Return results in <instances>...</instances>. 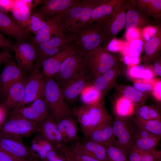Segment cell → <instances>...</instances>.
<instances>
[{"instance_id":"obj_1","label":"cell","mask_w":161,"mask_h":161,"mask_svg":"<svg viewBox=\"0 0 161 161\" xmlns=\"http://www.w3.org/2000/svg\"><path fill=\"white\" fill-rule=\"evenodd\" d=\"M64 34L76 43L82 52L91 51L108 41L107 35L98 22L90 24L78 23Z\"/></svg>"},{"instance_id":"obj_2","label":"cell","mask_w":161,"mask_h":161,"mask_svg":"<svg viewBox=\"0 0 161 161\" xmlns=\"http://www.w3.org/2000/svg\"><path fill=\"white\" fill-rule=\"evenodd\" d=\"M71 110L86 138L94 129L112 120L104 100L94 104L78 106Z\"/></svg>"},{"instance_id":"obj_3","label":"cell","mask_w":161,"mask_h":161,"mask_svg":"<svg viewBox=\"0 0 161 161\" xmlns=\"http://www.w3.org/2000/svg\"><path fill=\"white\" fill-rule=\"evenodd\" d=\"M82 53L80 70L89 75L90 83L119 62L114 55L109 52L106 47L101 46Z\"/></svg>"},{"instance_id":"obj_4","label":"cell","mask_w":161,"mask_h":161,"mask_svg":"<svg viewBox=\"0 0 161 161\" xmlns=\"http://www.w3.org/2000/svg\"><path fill=\"white\" fill-rule=\"evenodd\" d=\"M44 97L49 115L56 123L72 115L71 109L65 100L60 88L53 78L45 77Z\"/></svg>"},{"instance_id":"obj_5","label":"cell","mask_w":161,"mask_h":161,"mask_svg":"<svg viewBox=\"0 0 161 161\" xmlns=\"http://www.w3.org/2000/svg\"><path fill=\"white\" fill-rule=\"evenodd\" d=\"M38 125L18 114H12L10 117L0 126V135L20 139L34 133Z\"/></svg>"},{"instance_id":"obj_6","label":"cell","mask_w":161,"mask_h":161,"mask_svg":"<svg viewBox=\"0 0 161 161\" xmlns=\"http://www.w3.org/2000/svg\"><path fill=\"white\" fill-rule=\"evenodd\" d=\"M130 0H124L110 15L98 22L106 34L108 41L116 38L125 27L126 12Z\"/></svg>"},{"instance_id":"obj_7","label":"cell","mask_w":161,"mask_h":161,"mask_svg":"<svg viewBox=\"0 0 161 161\" xmlns=\"http://www.w3.org/2000/svg\"><path fill=\"white\" fill-rule=\"evenodd\" d=\"M134 126L131 120L115 117L112 120V129L116 139L114 145L127 156L132 147Z\"/></svg>"},{"instance_id":"obj_8","label":"cell","mask_w":161,"mask_h":161,"mask_svg":"<svg viewBox=\"0 0 161 161\" xmlns=\"http://www.w3.org/2000/svg\"><path fill=\"white\" fill-rule=\"evenodd\" d=\"M72 42L65 35L54 36L49 40L35 46L36 57L33 70L39 71L43 62L66 47Z\"/></svg>"},{"instance_id":"obj_9","label":"cell","mask_w":161,"mask_h":161,"mask_svg":"<svg viewBox=\"0 0 161 161\" xmlns=\"http://www.w3.org/2000/svg\"><path fill=\"white\" fill-rule=\"evenodd\" d=\"M18 67L24 73L31 72L33 69L36 57L35 46L30 41H17L13 45L12 49Z\"/></svg>"},{"instance_id":"obj_10","label":"cell","mask_w":161,"mask_h":161,"mask_svg":"<svg viewBox=\"0 0 161 161\" xmlns=\"http://www.w3.org/2000/svg\"><path fill=\"white\" fill-rule=\"evenodd\" d=\"M45 83V77L43 73L39 71L32 70L30 75L27 77L25 81L23 100L15 109L44 97Z\"/></svg>"},{"instance_id":"obj_11","label":"cell","mask_w":161,"mask_h":161,"mask_svg":"<svg viewBox=\"0 0 161 161\" xmlns=\"http://www.w3.org/2000/svg\"><path fill=\"white\" fill-rule=\"evenodd\" d=\"M0 149L22 161H37L39 159L20 139L0 135Z\"/></svg>"},{"instance_id":"obj_12","label":"cell","mask_w":161,"mask_h":161,"mask_svg":"<svg viewBox=\"0 0 161 161\" xmlns=\"http://www.w3.org/2000/svg\"><path fill=\"white\" fill-rule=\"evenodd\" d=\"M82 57L83 53L78 47L62 63L58 73L53 78L60 87L80 71Z\"/></svg>"},{"instance_id":"obj_13","label":"cell","mask_w":161,"mask_h":161,"mask_svg":"<svg viewBox=\"0 0 161 161\" xmlns=\"http://www.w3.org/2000/svg\"><path fill=\"white\" fill-rule=\"evenodd\" d=\"M155 20H152L136 7L134 0H130L126 16L125 30L126 33L136 29L142 30L149 26H156L158 24Z\"/></svg>"},{"instance_id":"obj_14","label":"cell","mask_w":161,"mask_h":161,"mask_svg":"<svg viewBox=\"0 0 161 161\" xmlns=\"http://www.w3.org/2000/svg\"><path fill=\"white\" fill-rule=\"evenodd\" d=\"M14 113L19 114L38 125L49 115L44 97L35 100L28 106H24L14 109L12 114Z\"/></svg>"},{"instance_id":"obj_15","label":"cell","mask_w":161,"mask_h":161,"mask_svg":"<svg viewBox=\"0 0 161 161\" xmlns=\"http://www.w3.org/2000/svg\"><path fill=\"white\" fill-rule=\"evenodd\" d=\"M91 82V79L88 75L80 71L60 87L67 103L75 102L84 88Z\"/></svg>"},{"instance_id":"obj_16","label":"cell","mask_w":161,"mask_h":161,"mask_svg":"<svg viewBox=\"0 0 161 161\" xmlns=\"http://www.w3.org/2000/svg\"><path fill=\"white\" fill-rule=\"evenodd\" d=\"M78 46L72 42L53 56L45 60L41 66L45 77L53 78L58 73L62 63L77 49Z\"/></svg>"},{"instance_id":"obj_17","label":"cell","mask_w":161,"mask_h":161,"mask_svg":"<svg viewBox=\"0 0 161 161\" xmlns=\"http://www.w3.org/2000/svg\"><path fill=\"white\" fill-rule=\"evenodd\" d=\"M125 69L123 64L119 61L91 83L100 92L104 98L114 87L117 78L122 74Z\"/></svg>"},{"instance_id":"obj_18","label":"cell","mask_w":161,"mask_h":161,"mask_svg":"<svg viewBox=\"0 0 161 161\" xmlns=\"http://www.w3.org/2000/svg\"><path fill=\"white\" fill-rule=\"evenodd\" d=\"M4 63V69L0 74V95L4 100L10 87L24 73L11 59Z\"/></svg>"},{"instance_id":"obj_19","label":"cell","mask_w":161,"mask_h":161,"mask_svg":"<svg viewBox=\"0 0 161 161\" xmlns=\"http://www.w3.org/2000/svg\"><path fill=\"white\" fill-rule=\"evenodd\" d=\"M79 0H44L36 11L40 13L47 21L58 15H63L68 8L77 4Z\"/></svg>"},{"instance_id":"obj_20","label":"cell","mask_w":161,"mask_h":161,"mask_svg":"<svg viewBox=\"0 0 161 161\" xmlns=\"http://www.w3.org/2000/svg\"><path fill=\"white\" fill-rule=\"evenodd\" d=\"M63 15H58L47 20V24L38 31L35 36L31 39L30 42L35 46L46 42L52 38V36H61L64 34L61 25Z\"/></svg>"},{"instance_id":"obj_21","label":"cell","mask_w":161,"mask_h":161,"mask_svg":"<svg viewBox=\"0 0 161 161\" xmlns=\"http://www.w3.org/2000/svg\"><path fill=\"white\" fill-rule=\"evenodd\" d=\"M106 146L88 140L76 142L69 147L74 153L84 154L101 161H109L106 156Z\"/></svg>"},{"instance_id":"obj_22","label":"cell","mask_w":161,"mask_h":161,"mask_svg":"<svg viewBox=\"0 0 161 161\" xmlns=\"http://www.w3.org/2000/svg\"><path fill=\"white\" fill-rule=\"evenodd\" d=\"M0 31L17 41H26L30 37L28 31L19 26L2 11H0Z\"/></svg>"},{"instance_id":"obj_23","label":"cell","mask_w":161,"mask_h":161,"mask_svg":"<svg viewBox=\"0 0 161 161\" xmlns=\"http://www.w3.org/2000/svg\"><path fill=\"white\" fill-rule=\"evenodd\" d=\"M86 0H80L76 5L68 9L61 19V25L64 32L71 26L79 23H83L86 18Z\"/></svg>"},{"instance_id":"obj_24","label":"cell","mask_w":161,"mask_h":161,"mask_svg":"<svg viewBox=\"0 0 161 161\" xmlns=\"http://www.w3.org/2000/svg\"><path fill=\"white\" fill-rule=\"evenodd\" d=\"M112 120L104 123L93 130L86 138L88 140L106 147L114 145L116 139L112 129Z\"/></svg>"},{"instance_id":"obj_25","label":"cell","mask_w":161,"mask_h":161,"mask_svg":"<svg viewBox=\"0 0 161 161\" xmlns=\"http://www.w3.org/2000/svg\"><path fill=\"white\" fill-rule=\"evenodd\" d=\"M27 77L23 75L10 88L2 104L8 110L17 108L22 101Z\"/></svg>"},{"instance_id":"obj_26","label":"cell","mask_w":161,"mask_h":161,"mask_svg":"<svg viewBox=\"0 0 161 161\" xmlns=\"http://www.w3.org/2000/svg\"><path fill=\"white\" fill-rule=\"evenodd\" d=\"M56 123L64 144L79 141L77 121L72 115L63 119Z\"/></svg>"},{"instance_id":"obj_27","label":"cell","mask_w":161,"mask_h":161,"mask_svg":"<svg viewBox=\"0 0 161 161\" xmlns=\"http://www.w3.org/2000/svg\"><path fill=\"white\" fill-rule=\"evenodd\" d=\"M38 126L40 134L46 140L59 148L64 144L56 123L51 116Z\"/></svg>"},{"instance_id":"obj_28","label":"cell","mask_w":161,"mask_h":161,"mask_svg":"<svg viewBox=\"0 0 161 161\" xmlns=\"http://www.w3.org/2000/svg\"><path fill=\"white\" fill-rule=\"evenodd\" d=\"M144 54L140 61L144 65L149 66L154 60L161 55V31L154 37L146 41L143 46Z\"/></svg>"},{"instance_id":"obj_29","label":"cell","mask_w":161,"mask_h":161,"mask_svg":"<svg viewBox=\"0 0 161 161\" xmlns=\"http://www.w3.org/2000/svg\"><path fill=\"white\" fill-rule=\"evenodd\" d=\"M113 108L116 117L131 120L135 115V104L129 99L120 95L113 102Z\"/></svg>"},{"instance_id":"obj_30","label":"cell","mask_w":161,"mask_h":161,"mask_svg":"<svg viewBox=\"0 0 161 161\" xmlns=\"http://www.w3.org/2000/svg\"><path fill=\"white\" fill-rule=\"evenodd\" d=\"M119 95L131 101L135 106L144 105L148 99L149 94L141 92L133 86L119 84L117 83L114 86Z\"/></svg>"},{"instance_id":"obj_31","label":"cell","mask_w":161,"mask_h":161,"mask_svg":"<svg viewBox=\"0 0 161 161\" xmlns=\"http://www.w3.org/2000/svg\"><path fill=\"white\" fill-rule=\"evenodd\" d=\"M123 0H107L94 9L89 19L85 23H94L110 15Z\"/></svg>"},{"instance_id":"obj_32","label":"cell","mask_w":161,"mask_h":161,"mask_svg":"<svg viewBox=\"0 0 161 161\" xmlns=\"http://www.w3.org/2000/svg\"><path fill=\"white\" fill-rule=\"evenodd\" d=\"M138 9L155 20L161 17V0H134Z\"/></svg>"},{"instance_id":"obj_33","label":"cell","mask_w":161,"mask_h":161,"mask_svg":"<svg viewBox=\"0 0 161 161\" xmlns=\"http://www.w3.org/2000/svg\"><path fill=\"white\" fill-rule=\"evenodd\" d=\"M79 96L83 105L96 104L103 101L104 99L100 92L91 83L85 86Z\"/></svg>"},{"instance_id":"obj_34","label":"cell","mask_w":161,"mask_h":161,"mask_svg":"<svg viewBox=\"0 0 161 161\" xmlns=\"http://www.w3.org/2000/svg\"><path fill=\"white\" fill-rule=\"evenodd\" d=\"M126 74L132 81L137 79L150 80L156 76L150 67L144 64L130 67Z\"/></svg>"},{"instance_id":"obj_35","label":"cell","mask_w":161,"mask_h":161,"mask_svg":"<svg viewBox=\"0 0 161 161\" xmlns=\"http://www.w3.org/2000/svg\"><path fill=\"white\" fill-rule=\"evenodd\" d=\"M131 120L139 128L161 137V119L144 120L135 116L132 118Z\"/></svg>"},{"instance_id":"obj_36","label":"cell","mask_w":161,"mask_h":161,"mask_svg":"<svg viewBox=\"0 0 161 161\" xmlns=\"http://www.w3.org/2000/svg\"><path fill=\"white\" fill-rule=\"evenodd\" d=\"M160 138H132V147L143 152L154 149L157 145Z\"/></svg>"},{"instance_id":"obj_37","label":"cell","mask_w":161,"mask_h":161,"mask_svg":"<svg viewBox=\"0 0 161 161\" xmlns=\"http://www.w3.org/2000/svg\"><path fill=\"white\" fill-rule=\"evenodd\" d=\"M47 21L39 12L35 11L31 16L27 31L35 35L47 24Z\"/></svg>"},{"instance_id":"obj_38","label":"cell","mask_w":161,"mask_h":161,"mask_svg":"<svg viewBox=\"0 0 161 161\" xmlns=\"http://www.w3.org/2000/svg\"><path fill=\"white\" fill-rule=\"evenodd\" d=\"M106 154L109 161H128L127 156L114 145L107 147Z\"/></svg>"},{"instance_id":"obj_39","label":"cell","mask_w":161,"mask_h":161,"mask_svg":"<svg viewBox=\"0 0 161 161\" xmlns=\"http://www.w3.org/2000/svg\"><path fill=\"white\" fill-rule=\"evenodd\" d=\"M154 78L150 80L137 79L132 81L133 87L138 91L144 93L150 94L152 89Z\"/></svg>"},{"instance_id":"obj_40","label":"cell","mask_w":161,"mask_h":161,"mask_svg":"<svg viewBox=\"0 0 161 161\" xmlns=\"http://www.w3.org/2000/svg\"><path fill=\"white\" fill-rule=\"evenodd\" d=\"M143 44V42L141 40L137 39L132 41L127 55L126 56L131 58H139Z\"/></svg>"},{"instance_id":"obj_41","label":"cell","mask_w":161,"mask_h":161,"mask_svg":"<svg viewBox=\"0 0 161 161\" xmlns=\"http://www.w3.org/2000/svg\"><path fill=\"white\" fill-rule=\"evenodd\" d=\"M64 154L60 148L55 146L48 151L45 161H65Z\"/></svg>"},{"instance_id":"obj_42","label":"cell","mask_w":161,"mask_h":161,"mask_svg":"<svg viewBox=\"0 0 161 161\" xmlns=\"http://www.w3.org/2000/svg\"><path fill=\"white\" fill-rule=\"evenodd\" d=\"M32 6L25 3L21 5L18 9L24 23L25 29L27 31L29 22L31 15Z\"/></svg>"},{"instance_id":"obj_43","label":"cell","mask_w":161,"mask_h":161,"mask_svg":"<svg viewBox=\"0 0 161 161\" xmlns=\"http://www.w3.org/2000/svg\"><path fill=\"white\" fill-rule=\"evenodd\" d=\"M140 161H161V152L154 149L144 153Z\"/></svg>"},{"instance_id":"obj_44","label":"cell","mask_w":161,"mask_h":161,"mask_svg":"<svg viewBox=\"0 0 161 161\" xmlns=\"http://www.w3.org/2000/svg\"><path fill=\"white\" fill-rule=\"evenodd\" d=\"M156 26H151L144 28L142 30V36L144 40L146 41L154 37L161 31L160 28Z\"/></svg>"},{"instance_id":"obj_45","label":"cell","mask_w":161,"mask_h":161,"mask_svg":"<svg viewBox=\"0 0 161 161\" xmlns=\"http://www.w3.org/2000/svg\"><path fill=\"white\" fill-rule=\"evenodd\" d=\"M149 106L144 105L136 106L135 116L144 120H150L148 115Z\"/></svg>"},{"instance_id":"obj_46","label":"cell","mask_w":161,"mask_h":161,"mask_svg":"<svg viewBox=\"0 0 161 161\" xmlns=\"http://www.w3.org/2000/svg\"><path fill=\"white\" fill-rule=\"evenodd\" d=\"M134 126L133 138H161L150 132L139 128L135 125Z\"/></svg>"},{"instance_id":"obj_47","label":"cell","mask_w":161,"mask_h":161,"mask_svg":"<svg viewBox=\"0 0 161 161\" xmlns=\"http://www.w3.org/2000/svg\"><path fill=\"white\" fill-rule=\"evenodd\" d=\"M161 80L160 78H154L153 88L151 93L154 98L161 102Z\"/></svg>"},{"instance_id":"obj_48","label":"cell","mask_w":161,"mask_h":161,"mask_svg":"<svg viewBox=\"0 0 161 161\" xmlns=\"http://www.w3.org/2000/svg\"><path fill=\"white\" fill-rule=\"evenodd\" d=\"M12 20L19 26L25 29L24 23L18 9L13 7L10 11Z\"/></svg>"},{"instance_id":"obj_49","label":"cell","mask_w":161,"mask_h":161,"mask_svg":"<svg viewBox=\"0 0 161 161\" xmlns=\"http://www.w3.org/2000/svg\"><path fill=\"white\" fill-rule=\"evenodd\" d=\"M144 153L132 147L127 154L128 161H140Z\"/></svg>"},{"instance_id":"obj_50","label":"cell","mask_w":161,"mask_h":161,"mask_svg":"<svg viewBox=\"0 0 161 161\" xmlns=\"http://www.w3.org/2000/svg\"><path fill=\"white\" fill-rule=\"evenodd\" d=\"M156 76H161V56L159 55L154 60L152 64L149 66Z\"/></svg>"},{"instance_id":"obj_51","label":"cell","mask_w":161,"mask_h":161,"mask_svg":"<svg viewBox=\"0 0 161 161\" xmlns=\"http://www.w3.org/2000/svg\"><path fill=\"white\" fill-rule=\"evenodd\" d=\"M148 115L150 120L161 119L160 109L155 106H149Z\"/></svg>"},{"instance_id":"obj_52","label":"cell","mask_w":161,"mask_h":161,"mask_svg":"<svg viewBox=\"0 0 161 161\" xmlns=\"http://www.w3.org/2000/svg\"><path fill=\"white\" fill-rule=\"evenodd\" d=\"M65 156V161H76L73 153L66 144H63L60 147Z\"/></svg>"},{"instance_id":"obj_53","label":"cell","mask_w":161,"mask_h":161,"mask_svg":"<svg viewBox=\"0 0 161 161\" xmlns=\"http://www.w3.org/2000/svg\"><path fill=\"white\" fill-rule=\"evenodd\" d=\"M16 0H0L2 11L7 13L10 11L14 7Z\"/></svg>"},{"instance_id":"obj_54","label":"cell","mask_w":161,"mask_h":161,"mask_svg":"<svg viewBox=\"0 0 161 161\" xmlns=\"http://www.w3.org/2000/svg\"><path fill=\"white\" fill-rule=\"evenodd\" d=\"M13 45L10 41L4 37L0 31V48H5L12 50Z\"/></svg>"},{"instance_id":"obj_55","label":"cell","mask_w":161,"mask_h":161,"mask_svg":"<svg viewBox=\"0 0 161 161\" xmlns=\"http://www.w3.org/2000/svg\"><path fill=\"white\" fill-rule=\"evenodd\" d=\"M9 51L10 49H6L0 51V65L11 58L12 56Z\"/></svg>"},{"instance_id":"obj_56","label":"cell","mask_w":161,"mask_h":161,"mask_svg":"<svg viewBox=\"0 0 161 161\" xmlns=\"http://www.w3.org/2000/svg\"><path fill=\"white\" fill-rule=\"evenodd\" d=\"M0 161H22L0 149Z\"/></svg>"},{"instance_id":"obj_57","label":"cell","mask_w":161,"mask_h":161,"mask_svg":"<svg viewBox=\"0 0 161 161\" xmlns=\"http://www.w3.org/2000/svg\"><path fill=\"white\" fill-rule=\"evenodd\" d=\"M73 153L76 161H101L84 154Z\"/></svg>"},{"instance_id":"obj_58","label":"cell","mask_w":161,"mask_h":161,"mask_svg":"<svg viewBox=\"0 0 161 161\" xmlns=\"http://www.w3.org/2000/svg\"><path fill=\"white\" fill-rule=\"evenodd\" d=\"M118 41L115 38L113 39L111 41L108 47H106L108 50L110 52H117L119 50V47L118 46Z\"/></svg>"},{"instance_id":"obj_59","label":"cell","mask_w":161,"mask_h":161,"mask_svg":"<svg viewBox=\"0 0 161 161\" xmlns=\"http://www.w3.org/2000/svg\"><path fill=\"white\" fill-rule=\"evenodd\" d=\"M8 110L2 104H0V126L6 120Z\"/></svg>"},{"instance_id":"obj_60","label":"cell","mask_w":161,"mask_h":161,"mask_svg":"<svg viewBox=\"0 0 161 161\" xmlns=\"http://www.w3.org/2000/svg\"><path fill=\"white\" fill-rule=\"evenodd\" d=\"M123 61L124 63L127 65L137 64L140 61L139 58H130L127 56H124Z\"/></svg>"},{"instance_id":"obj_61","label":"cell","mask_w":161,"mask_h":161,"mask_svg":"<svg viewBox=\"0 0 161 161\" xmlns=\"http://www.w3.org/2000/svg\"><path fill=\"white\" fill-rule=\"evenodd\" d=\"M0 11H2V8L0 3Z\"/></svg>"},{"instance_id":"obj_62","label":"cell","mask_w":161,"mask_h":161,"mask_svg":"<svg viewBox=\"0 0 161 161\" xmlns=\"http://www.w3.org/2000/svg\"><path fill=\"white\" fill-rule=\"evenodd\" d=\"M37 161H41L39 159L38 160H37Z\"/></svg>"}]
</instances>
